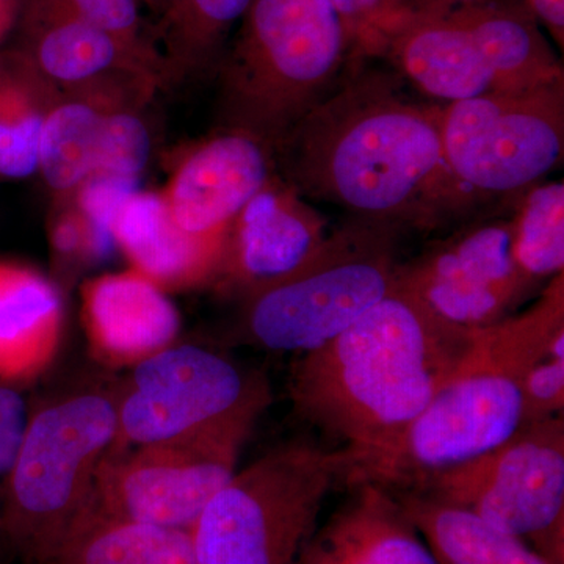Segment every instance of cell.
Returning <instances> with one entry per match:
<instances>
[{
	"label": "cell",
	"mask_w": 564,
	"mask_h": 564,
	"mask_svg": "<svg viewBox=\"0 0 564 564\" xmlns=\"http://www.w3.org/2000/svg\"><path fill=\"white\" fill-rule=\"evenodd\" d=\"M443 104L377 58L344 76L274 144L276 173L303 198L404 232L459 225L480 209L456 184L441 139Z\"/></svg>",
	"instance_id": "cell-1"
},
{
	"label": "cell",
	"mask_w": 564,
	"mask_h": 564,
	"mask_svg": "<svg viewBox=\"0 0 564 564\" xmlns=\"http://www.w3.org/2000/svg\"><path fill=\"white\" fill-rule=\"evenodd\" d=\"M473 333L448 325L395 282L332 343L300 356L291 378L293 411L339 440L352 469L402 436Z\"/></svg>",
	"instance_id": "cell-2"
},
{
	"label": "cell",
	"mask_w": 564,
	"mask_h": 564,
	"mask_svg": "<svg viewBox=\"0 0 564 564\" xmlns=\"http://www.w3.org/2000/svg\"><path fill=\"white\" fill-rule=\"evenodd\" d=\"M564 333V273L527 310L477 329L425 410L386 451L352 467L347 484L415 491L436 474L491 452L522 426V380Z\"/></svg>",
	"instance_id": "cell-3"
},
{
	"label": "cell",
	"mask_w": 564,
	"mask_h": 564,
	"mask_svg": "<svg viewBox=\"0 0 564 564\" xmlns=\"http://www.w3.org/2000/svg\"><path fill=\"white\" fill-rule=\"evenodd\" d=\"M221 70L225 128L278 143L328 95L351 57L332 0H251Z\"/></svg>",
	"instance_id": "cell-4"
},
{
	"label": "cell",
	"mask_w": 564,
	"mask_h": 564,
	"mask_svg": "<svg viewBox=\"0 0 564 564\" xmlns=\"http://www.w3.org/2000/svg\"><path fill=\"white\" fill-rule=\"evenodd\" d=\"M117 434V395L106 391L69 393L29 414L2 511L7 545L22 564L52 562L91 507Z\"/></svg>",
	"instance_id": "cell-5"
},
{
	"label": "cell",
	"mask_w": 564,
	"mask_h": 564,
	"mask_svg": "<svg viewBox=\"0 0 564 564\" xmlns=\"http://www.w3.org/2000/svg\"><path fill=\"white\" fill-rule=\"evenodd\" d=\"M351 458L307 440L273 447L236 473L191 529L196 564H299L326 496Z\"/></svg>",
	"instance_id": "cell-6"
},
{
	"label": "cell",
	"mask_w": 564,
	"mask_h": 564,
	"mask_svg": "<svg viewBox=\"0 0 564 564\" xmlns=\"http://www.w3.org/2000/svg\"><path fill=\"white\" fill-rule=\"evenodd\" d=\"M404 234L351 217L291 276L242 300L243 340L300 356L332 343L395 285Z\"/></svg>",
	"instance_id": "cell-7"
},
{
	"label": "cell",
	"mask_w": 564,
	"mask_h": 564,
	"mask_svg": "<svg viewBox=\"0 0 564 564\" xmlns=\"http://www.w3.org/2000/svg\"><path fill=\"white\" fill-rule=\"evenodd\" d=\"M448 170L480 209L514 202L563 161L564 79L445 104Z\"/></svg>",
	"instance_id": "cell-8"
},
{
	"label": "cell",
	"mask_w": 564,
	"mask_h": 564,
	"mask_svg": "<svg viewBox=\"0 0 564 564\" xmlns=\"http://www.w3.org/2000/svg\"><path fill=\"white\" fill-rule=\"evenodd\" d=\"M415 492L473 511L564 564V419L524 423L499 447L426 480Z\"/></svg>",
	"instance_id": "cell-9"
},
{
	"label": "cell",
	"mask_w": 564,
	"mask_h": 564,
	"mask_svg": "<svg viewBox=\"0 0 564 564\" xmlns=\"http://www.w3.org/2000/svg\"><path fill=\"white\" fill-rule=\"evenodd\" d=\"M267 406H252L177 440L109 452L91 507L113 518L191 530L237 473L243 445Z\"/></svg>",
	"instance_id": "cell-10"
},
{
	"label": "cell",
	"mask_w": 564,
	"mask_h": 564,
	"mask_svg": "<svg viewBox=\"0 0 564 564\" xmlns=\"http://www.w3.org/2000/svg\"><path fill=\"white\" fill-rule=\"evenodd\" d=\"M270 402L262 375L247 373L198 345L173 344L132 367L117 395L118 434L110 452L177 440Z\"/></svg>",
	"instance_id": "cell-11"
},
{
	"label": "cell",
	"mask_w": 564,
	"mask_h": 564,
	"mask_svg": "<svg viewBox=\"0 0 564 564\" xmlns=\"http://www.w3.org/2000/svg\"><path fill=\"white\" fill-rule=\"evenodd\" d=\"M514 202L478 212L403 261L397 284L463 332L488 328L518 313L544 288L525 276L514 261Z\"/></svg>",
	"instance_id": "cell-12"
},
{
	"label": "cell",
	"mask_w": 564,
	"mask_h": 564,
	"mask_svg": "<svg viewBox=\"0 0 564 564\" xmlns=\"http://www.w3.org/2000/svg\"><path fill=\"white\" fill-rule=\"evenodd\" d=\"M328 234L321 212L276 173L229 226L212 285L226 295L248 299L296 272Z\"/></svg>",
	"instance_id": "cell-13"
},
{
	"label": "cell",
	"mask_w": 564,
	"mask_h": 564,
	"mask_svg": "<svg viewBox=\"0 0 564 564\" xmlns=\"http://www.w3.org/2000/svg\"><path fill=\"white\" fill-rule=\"evenodd\" d=\"M274 174L272 143L243 129L223 128L184 155L162 195L182 231L226 240L237 215Z\"/></svg>",
	"instance_id": "cell-14"
},
{
	"label": "cell",
	"mask_w": 564,
	"mask_h": 564,
	"mask_svg": "<svg viewBox=\"0 0 564 564\" xmlns=\"http://www.w3.org/2000/svg\"><path fill=\"white\" fill-rule=\"evenodd\" d=\"M377 61L443 106L499 91L480 44L454 6L437 3L406 18L386 39Z\"/></svg>",
	"instance_id": "cell-15"
},
{
	"label": "cell",
	"mask_w": 564,
	"mask_h": 564,
	"mask_svg": "<svg viewBox=\"0 0 564 564\" xmlns=\"http://www.w3.org/2000/svg\"><path fill=\"white\" fill-rule=\"evenodd\" d=\"M20 54L44 84L76 93L126 79L154 84L159 68L109 33L46 0H29Z\"/></svg>",
	"instance_id": "cell-16"
},
{
	"label": "cell",
	"mask_w": 564,
	"mask_h": 564,
	"mask_svg": "<svg viewBox=\"0 0 564 564\" xmlns=\"http://www.w3.org/2000/svg\"><path fill=\"white\" fill-rule=\"evenodd\" d=\"M82 317L91 355L117 369L172 347L181 329L166 292L133 269L85 282Z\"/></svg>",
	"instance_id": "cell-17"
},
{
	"label": "cell",
	"mask_w": 564,
	"mask_h": 564,
	"mask_svg": "<svg viewBox=\"0 0 564 564\" xmlns=\"http://www.w3.org/2000/svg\"><path fill=\"white\" fill-rule=\"evenodd\" d=\"M348 488L351 496L315 529L299 564H437L389 489L372 481Z\"/></svg>",
	"instance_id": "cell-18"
},
{
	"label": "cell",
	"mask_w": 564,
	"mask_h": 564,
	"mask_svg": "<svg viewBox=\"0 0 564 564\" xmlns=\"http://www.w3.org/2000/svg\"><path fill=\"white\" fill-rule=\"evenodd\" d=\"M115 247L163 291L214 284L226 240L199 239L182 231L162 192L135 191L115 217Z\"/></svg>",
	"instance_id": "cell-19"
},
{
	"label": "cell",
	"mask_w": 564,
	"mask_h": 564,
	"mask_svg": "<svg viewBox=\"0 0 564 564\" xmlns=\"http://www.w3.org/2000/svg\"><path fill=\"white\" fill-rule=\"evenodd\" d=\"M62 300L43 274L0 261V383L39 377L57 351Z\"/></svg>",
	"instance_id": "cell-20"
},
{
	"label": "cell",
	"mask_w": 564,
	"mask_h": 564,
	"mask_svg": "<svg viewBox=\"0 0 564 564\" xmlns=\"http://www.w3.org/2000/svg\"><path fill=\"white\" fill-rule=\"evenodd\" d=\"M452 6L480 44L499 91L525 90L564 79L562 62L524 3L467 0Z\"/></svg>",
	"instance_id": "cell-21"
},
{
	"label": "cell",
	"mask_w": 564,
	"mask_h": 564,
	"mask_svg": "<svg viewBox=\"0 0 564 564\" xmlns=\"http://www.w3.org/2000/svg\"><path fill=\"white\" fill-rule=\"evenodd\" d=\"M437 564H552L480 516L426 494L391 491Z\"/></svg>",
	"instance_id": "cell-22"
},
{
	"label": "cell",
	"mask_w": 564,
	"mask_h": 564,
	"mask_svg": "<svg viewBox=\"0 0 564 564\" xmlns=\"http://www.w3.org/2000/svg\"><path fill=\"white\" fill-rule=\"evenodd\" d=\"M52 564H196L191 530L113 518L88 508Z\"/></svg>",
	"instance_id": "cell-23"
},
{
	"label": "cell",
	"mask_w": 564,
	"mask_h": 564,
	"mask_svg": "<svg viewBox=\"0 0 564 564\" xmlns=\"http://www.w3.org/2000/svg\"><path fill=\"white\" fill-rule=\"evenodd\" d=\"M111 98L110 93H76L47 110L39 172L55 198L70 203L95 172L104 111Z\"/></svg>",
	"instance_id": "cell-24"
},
{
	"label": "cell",
	"mask_w": 564,
	"mask_h": 564,
	"mask_svg": "<svg viewBox=\"0 0 564 564\" xmlns=\"http://www.w3.org/2000/svg\"><path fill=\"white\" fill-rule=\"evenodd\" d=\"M44 82L20 52L0 54V177L25 180L39 172L41 132L50 104Z\"/></svg>",
	"instance_id": "cell-25"
},
{
	"label": "cell",
	"mask_w": 564,
	"mask_h": 564,
	"mask_svg": "<svg viewBox=\"0 0 564 564\" xmlns=\"http://www.w3.org/2000/svg\"><path fill=\"white\" fill-rule=\"evenodd\" d=\"M511 226L514 261L525 276L544 288L564 273L563 181H541L519 195Z\"/></svg>",
	"instance_id": "cell-26"
},
{
	"label": "cell",
	"mask_w": 564,
	"mask_h": 564,
	"mask_svg": "<svg viewBox=\"0 0 564 564\" xmlns=\"http://www.w3.org/2000/svg\"><path fill=\"white\" fill-rule=\"evenodd\" d=\"M159 7L170 54L184 65H206L239 24L251 0H144Z\"/></svg>",
	"instance_id": "cell-27"
},
{
	"label": "cell",
	"mask_w": 564,
	"mask_h": 564,
	"mask_svg": "<svg viewBox=\"0 0 564 564\" xmlns=\"http://www.w3.org/2000/svg\"><path fill=\"white\" fill-rule=\"evenodd\" d=\"M152 152V135L137 111L118 106L111 98L104 111L95 172L90 177H107L137 185Z\"/></svg>",
	"instance_id": "cell-28"
},
{
	"label": "cell",
	"mask_w": 564,
	"mask_h": 564,
	"mask_svg": "<svg viewBox=\"0 0 564 564\" xmlns=\"http://www.w3.org/2000/svg\"><path fill=\"white\" fill-rule=\"evenodd\" d=\"M350 40L352 58H377L386 39L406 18L430 9L434 0H332Z\"/></svg>",
	"instance_id": "cell-29"
},
{
	"label": "cell",
	"mask_w": 564,
	"mask_h": 564,
	"mask_svg": "<svg viewBox=\"0 0 564 564\" xmlns=\"http://www.w3.org/2000/svg\"><path fill=\"white\" fill-rule=\"evenodd\" d=\"M73 17L101 29L129 50L161 69L162 62L150 44L141 18L140 0H46Z\"/></svg>",
	"instance_id": "cell-30"
},
{
	"label": "cell",
	"mask_w": 564,
	"mask_h": 564,
	"mask_svg": "<svg viewBox=\"0 0 564 564\" xmlns=\"http://www.w3.org/2000/svg\"><path fill=\"white\" fill-rule=\"evenodd\" d=\"M564 333L529 367L522 380V425L563 415Z\"/></svg>",
	"instance_id": "cell-31"
},
{
	"label": "cell",
	"mask_w": 564,
	"mask_h": 564,
	"mask_svg": "<svg viewBox=\"0 0 564 564\" xmlns=\"http://www.w3.org/2000/svg\"><path fill=\"white\" fill-rule=\"evenodd\" d=\"M29 414L31 411L22 393L11 384L0 383V564L11 555L3 533V492Z\"/></svg>",
	"instance_id": "cell-32"
},
{
	"label": "cell",
	"mask_w": 564,
	"mask_h": 564,
	"mask_svg": "<svg viewBox=\"0 0 564 564\" xmlns=\"http://www.w3.org/2000/svg\"><path fill=\"white\" fill-rule=\"evenodd\" d=\"M536 18L540 25L543 24L551 33L556 46H564V0H521Z\"/></svg>",
	"instance_id": "cell-33"
},
{
	"label": "cell",
	"mask_w": 564,
	"mask_h": 564,
	"mask_svg": "<svg viewBox=\"0 0 564 564\" xmlns=\"http://www.w3.org/2000/svg\"><path fill=\"white\" fill-rule=\"evenodd\" d=\"M18 2L17 0H0V44L9 35L17 20Z\"/></svg>",
	"instance_id": "cell-34"
},
{
	"label": "cell",
	"mask_w": 564,
	"mask_h": 564,
	"mask_svg": "<svg viewBox=\"0 0 564 564\" xmlns=\"http://www.w3.org/2000/svg\"><path fill=\"white\" fill-rule=\"evenodd\" d=\"M434 2L445 3V6H452V3L467 2V0H434Z\"/></svg>",
	"instance_id": "cell-35"
},
{
	"label": "cell",
	"mask_w": 564,
	"mask_h": 564,
	"mask_svg": "<svg viewBox=\"0 0 564 564\" xmlns=\"http://www.w3.org/2000/svg\"><path fill=\"white\" fill-rule=\"evenodd\" d=\"M46 564H52V563H46Z\"/></svg>",
	"instance_id": "cell-36"
},
{
	"label": "cell",
	"mask_w": 564,
	"mask_h": 564,
	"mask_svg": "<svg viewBox=\"0 0 564 564\" xmlns=\"http://www.w3.org/2000/svg\"><path fill=\"white\" fill-rule=\"evenodd\" d=\"M140 2H141V0H140ZM143 2H144V0H143Z\"/></svg>",
	"instance_id": "cell-37"
}]
</instances>
